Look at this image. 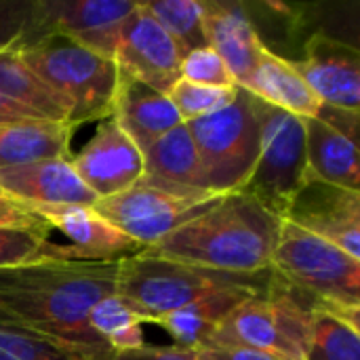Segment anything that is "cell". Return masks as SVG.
Wrapping results in <instances>:
<instances>
[{
  "mask_svg": "<svg viewBox=\"0 0 360 360\" xmlns=\"http://www.w3.org/2000/svg\"><path fill=\"white\" fill-rule=\"evenodd\" d=\"M181 78L194 84L202 86H215V89H230L236 86L230 70L221 61V57L213 49H198L192 51L181 59Z\"/></svg>",
  "mask_w": 360,
  "mask_h": 360,
  "instance_id": "31",
  "label": "cell"
},
{
  "mask_svg": "<svg viewBox=\"0 0 360 360\" xmlns=\"http://www.w3.org/2000/svg\"><path fill=\"white\" fill-rule=\"evenodd\" d=\"M74 124L57 120H21L0 124V169L53 158H72Z\"/></svg>",
  "mask_w": 360,
  "mask_h": 360,
  "instance_id": "23",
  "label": "cell"
},
{
  "mask_svg": "<svg viewBox=\"0 0 360 360\" xmlns=\"http://www.w3.org/2000/svg\"><path fill=\"white\" fill-rule=\"evenodd\" d=\"M27 68L38 74L70 108V124L112 116L118 86V65L65 36H49L19 49Z\"/></svg>",
  "mask_w": 360,
  "mask_h": 360,
  "instance_id": "5",
  "label": "cell"
},
{
  "mask_svg": "<svg viewBox=\"0 0 360 360\" xmlns=\"http://www.w3.org/2000/svg\"><path fill=\"white\" fill-rule=\"evenodd\" d=\"M272 270L316 300V308H360V259L283 219Z\"/></svg>",
  "mask_w": 360,
  "mask_h": 360,
  "instance_id": "7",
  "label": "cell"
},
{
  "mask_svg": "<svg viewBox=\"0 0 360 360\" xmlns=\"http://www.w3.org/2000/svg\"><path fill=\"white\" fill-rule=\"evenodd\" d=\"M291 63L321 103L359 112L360 55L356 46L316 32L306 44L304 59Z\"/></svg>",
  "mask_w": 360,
  "mask_h": 360,
  "instance_id": "14",
  "label": "cell"
},
{
  "mask_svg": "<svg viewBox=\"0 0 360 360\" xmlns=\"http://www.w3.org/2000/svg\"><path fill=\"white\" fill-rule=\"evenodd\" d=\"M32 211L72 243L80 262H116L143 251L91 207H32Z\"/></svg>",
  "mask_w": 360,
  "mask_h": 360,
  "instance_id": "17",
  "label": "cell"
},
{
  "mask_svg": "<svg viewBox=\"0 0 360 360\" xmlns=\"http://www.w3.org/2000/svg\"><path fill=\"white\" fill-rule=\"evenodd\" d=\"M89 327L105 340L114 352L137 350L143 346V319L118 293L99 300L91 308Z\"/></svg>",
  "mask_w": 360,
  "mask_h": 360,
  "instance_id": "25",
  "label": "cell"
},
{
  "mask_svg": "<svg viewBox=\"0 0 360 360\" xmlns=\"http://www.w3.org/2000/svg\"><path fill=\"white\" fill-rule=\"evenodd\" d=\"M0 190L25 207H93L97 196L80 181L68 158L0 169Z\"/></svg>",
  "mask_w": 360,
  "mask_h": 360,
  "instance_id": "15",
  "label": "cell"
},
{
  "mask_svg": "<svg viewBox=\"0 0 360 360\" xmlns=\"http://www.w3.org/2000/svg\"><path fill=\"white\" fill-rule=\"evenodd\" d=\"M0 95L42 120L70 122L68 103L21 59L19 49L0 53Z\"/></svg>",
  "mask_w": 360,
  "mask_h": 360,
  "instance_id": "24",
  "label": "cell"
},
{
  "mask_svg": "<svg viewBox=\"0 0 360 360\" xmlns=\"http://www.w3.org/2000/svg\"><path fill=\"white\" fill-rule=\"evenodd\" d=\"M306 160L308 175L360 192L359 141L350 139L321 118H306Z\"/></svg>",
  "mask_w": 360,
  "mask_h": 360,
  "instance_id": "21",
  "label": "cell"
},
{
  "mask_svg": "<svg viewBox=\"0 0 360 360\" xmlns=\"http://www.w3.org/2000/svg\"><path fill=\"white\" fill-rule=\"evenodd\" d=\"M281 224L255 198L232 192L143 251L228 274H262L272 270Z\"/></svg>",
  "mask_w": 360,
  "mask_h": 360,
  "instance_id": "2",
  "label": "cell"
},
{
  "mask_svg": "<svg viewBox=\"0 0 360 360\" xmlns=\"http://www.w3.org/2000/svg\"><path fill=\"white\" fill-rule=\"evenodd\" d=\"M44 262H80L68 245H53L49 236L21 228H0V270Z\"/></svg>",
  "mask_w": 360,
  "mask_h": 360,
  "instance_id": "27",
  "label": "cell"
},
{
  "mask_svg": "<svg viewBox=\"0 0 360 360\" xmlns=\"http://www.w3.org/2000/svg\"><path fill=\"white\" fill-rule=\"evenodd\" d=\"M148 11L160 23V27L169 34V38L179 49L181 57L192 51L207 49L205 19L202 6L196 0H152L146 2Z\"/></svg>",
  "mask_w": 360,
  "mask_h": 360,
  "instance_id": "26",
  "label": "cell"
},
{
  "mask_svg": "<svg viewBox=\"0 0 360 360\" xmlns=\"http://www.w3.org/2000/svg\"><path fill=\"white\" fill-rule=\"evenodd\" d=\"M219 198L221 196H179L139 179L133 188L101 198L91 209L141 249H148L207 213Z\"/></svg>",
  "mask_w": 360,
  "mask_h": 360,
  "instance_id": "10",
  "label": "cell"
},
{
  "mask_svg": "<svg viewBox=\"0 0 360 360\" xmlns=\"http://www.w3.org/2000/svg\"><path fill=\"white\" fill-rule=\"evenodd\" d=\"M186 124L200 156L207 190L213 196L240 192L262 146L257 99L236 86V95L226 108Z\"/></svg>",
  "mask_w": 360,
  "mask_h": 360,
  "instance_id": "6",
  "label": "cell"
},
{
  "mask_svg": "<svg viewBox=\"0 0 360 360\" xmlns=\"http://www.w3.org/2000/svg\"><path fill=\"white\" fill-rule=\"evenodd\" d=\"M262 291H266V287H224L158 319L154 325L162 327L177 346L196 350L209 342L234 308Z\"/></svg>",
  "mask_w": 360,
  "mask_h": 360,
  "instance_id": "20",
  "label": "cell"
},
{
  "mask_svg": "<svg viewBox=\"0 0 360 360\" xmlns=\"http://www.w3.org/2000/svg\"><path fill=\"white\" fill-rule=\"evenodd\" d=\"M196 360H278L266 352L236 346H202L196 348Z\"/></svg>",
  "mask_w": 360,
  "mask_h": 360,
  "instance_id": "35",
  "label": "cell"
},
{
  "mask_svg": "<svg viewBox=\"0 0 360 360\" xmlns=\"http://www.w3.org/2000/svg\"><path fill=\"white\" fill-rule=\"evenodd\" d=\"M34 0H0V53L15 49L27 27Z\"/></svg>",
  "mask_w": 360,
  "mask_h": 360,
  "instance_id": "32",
  "label": "cell"
},
{
  "mask_svg": "<svg viewBox=\"0 0 360 360\" xmlns=\"http://www.w3.org/2000/svg\"><path fill=\"white\" fill-rule=\"evenodd\" d=\"M112 118L141 154L184 122L167 93H160L122 72H118Z\"/></svg>",
  "mask_w": 360,
  "mask_h": 360,
  "instance_id": "18",
  "label": "cell"
},
{
  "mask_svg": "<svg viewBox=\"0 0 360 360\" xmlns=\"http://www.w3.org/2000/svg\"><path fill=\"white\" fill-rule=\"evenodd\" d=\"M243 89H247L264 103L285 110L304 120L314 118L321 110V99L295 72L293 63L268 49L259 57V63L255 65L251 78Z\"/></svg>",
  "mask_w": 360,
  "mask_h": 360,
  "instance_id": "22",
  "label": "cell"
},
{
  "mask_svg": "<svg viewBox=\"0 0 360 360\" xmlns=\"http://www.w3.org/2000/svg\"><path fill=\"white\" fill-rule=\"evenodd\" d=\"M21 120H42V118H38L34 112H30L0 95V124H11V122H21Z\"/></svg>",
  "mask_w": 360,
  "mask_h": 360,
  "instance_id": "36",
  "label": "cell"
},
{
  "mask_svg": "<svg viewBox=\"0 0 360 360\" xmlns=\"http://www.w3.org/2000/svg\"><path fill=\"white\" fill-rule=\"evenodd\" d=\"M118 262H44L0 270V321L74 359L112 360L116 352L89 327V312L116 293Z\"/></svg>",
  "mask_w": 360,
  "mask_h": 360,
  "instance_id": "1",
  "label": "cell"
},
{
  "mask_svg": "<svg viewBox=\"0 0 360 360\" xmlns=\"http://www.w3.org/2000/svg\"><path fill=\"white\" fill-rule=\"evenodd\" d=\"M270 276L272 270L262 274H228L139 251L118 262L116 293L143 323H156L224 287H268Z\"/></svg>",
  "mask_w": 360,
  "mask_h": 360,
  "instance_id": "4",
  "label": "cell"
},
{
  "mask_svg": "<svg viewBox=\"0 0 360 360\" xmlns=\"http://www.w3.org/2000/svg\"><path fill=\"white\" fill-rule=\"evenodd\" d=\"M112 360H196V350L184 346H141L137 350L116 352Z\"/></svg>",
  "mask_w": 360,
  "mask_h": 360,
  "instance_id": "34",
  "label": "cell"
},
{
  "mask_svg": "<svg viewBox=\"0 0 360 360\" xmlns=\"http://www.w3.org/2000/svg\"><path fill=\"white\" fill-rule=\"evenodd\" d=\"M171 103L175 105L179 118L184 122H192L198 118H205L221 108H226L234 95H236V86L230 89H215V86H202V84H194L188 80H177L171 91L167 93Z\"/></svg>",
  "mask_w": 360,
  "mask_h": 360,
  "instance_id": "29",
  "label": "cell"
},
{
  "mask_svg": "<svg viewBox=\"0 0 360 360\" xmlns=\"http://www.w3.org/2000/svg\"><path fill=\"white\" fill-rule=\"evenodd\" d=\"M137 4L135 0H34L27 27L15 49L32 46L57 34L114 59L120 30Z\"/></svg>",
  "mask_w": 360,
  "mask_h": 360,
  "instance_id": "9",
  "label": "cell"
},
{
  "mask_svg": "<svg viewBox=\"0 0 360 360\" xmlns=\"http://www.w3.org/2000/svg\"><path fill=\"white\" fill-rule=\"evenodd\" d=\"M181 53L160 27L146 2H139L120 30L114 61L118 72L169 93L181 80Z\"/></svg>",
  "mask_w": 360,
  "mask_h": 360,
  "instance_id": "12",
  "label": "cell"
},
{
  "mask_svg": "<svg viewBox=\"0 0 360 360\" xmlns=\"http://www.w3.org/2000/svg\"><path fill=\"white\" fill-rule=\"evenodd\" d=\"M200 6L209 49L221 57L236 86H245L266 51L251 17L238 2L202 0Z\"/></svg>",
  "mask_w": 360,
  "mask_h": 360,
  "instance_id": "16",
  "label": "cell"
},
{
  "mask_svg": "<svg viewBox=\"0 0 360 360\" xmlns=\"http://www.w3.org/2000/svg\"><path fill=\"white\" fill-rule=\"evenodd\" d=\"M0 360H78L59 346L0 321Z\"/></svg>",
  "mask_w": 360,
  "mask_h": 360,
  "instance_id": "30",
  "label": "cell"
},
{
  "mask_svg": "<svg viewBox=\"0 0 360 360\" xmlns=\"http://www.w3.org/2000/svg\"><path fill=\"white\" fill-rule=\"evenodd\" d=\"M314 308V297L295 289L272 270L266 291L234 308L205 346H236L259 350L278 360H306Z\"/></svg>",
  "mask_w": 360,
  "mask_h": 360,
  "instance_id": "3",
  "label": "cell"
},
{
  "mask_svg": "<svg viewBox=\"0 0 360 360\" xmlns=\"http://www.w3.org/2000/svg\"><path fill=\"white\" fill-rule=\"evenodd\" d=\"M306 360H360V331L314 308Z\"/></svg>",
  "mask_w": 360,
  "mask_h": 360,
  "instance_id": "28",
  "label": "cell"
},
{
  "mask_svg": "<svg viewBox=\"0 0 360 360\" xmlns=\"http://www.w3.org/2000/svg\"><path fill=\"white\" fill-rule=\"evenodd\" d=\"M0 228H21V230H32L42 236H49L51 232V228L44 224V219L36 211L11 198L2 190H0Z\"/></svg>",
  "mask_w": 360,
  "mask_h": 360,
  "instance_id": "33",
  "label": "cell"
},
{
  "mask_svg": "<svg viewBox=\"0 0 360 360\" xmlns=\"http://www.w3.org/2000/svg\"><path fill=\"white\" fill-rule=\"evenodd\" d=\"M283 219L360 259V192L356 190L308 175Z\"/></svg>",
  "mask_w": 360,
  "mask_h": 360,
  "instance_id": "11",
  "label": "cell"
},
{
  "mask_svg": "<svg viewBox=\"0 0 360 360\" xmlns=\"http://www.w3.org/2000/svg\"><path fill=\"white\" fill-rule=\"evenodd\" d=\"M257 112L262 124L259 156L240 192L283 219L308 177L304 118L268 105L262 99H257Z\"/></svg>",
  "mask_w": 360,
  "mask_h": 360,
  "instance_id": "8",
  "label": "cell"
},
{
  "mask_svg": "<svg viewBox=\"0 0 360 360\" xmlns=\"http://www.w3.org/2000/svg\"><path fill=\"white\" fill-rule=\"evenodd\" d=\"M70 162L97 200L116 196L143 177V154L112 116L99 120L95 137Z\"/></svg>",
  "mask_w": 360,
  "mask_h": 360,
  "instance_id": "13",
  "label": "cell"
},
{
  "mask_svg": "<svg viewBox=\"0 0 360 360\" xmlns=\"http://www.w3.org/2000/svg\"><path fill=\"white\" fill-rule=\"evenodd\" d=\"M141 181L179 196H213L207 190L200 156L186 122L162 135L143 152Z\"/></svg>",
  "mask_w": 360,
  "mask_h": 360,
  "instance_id": "19",
  "label": "cell"
}]
</instances>
